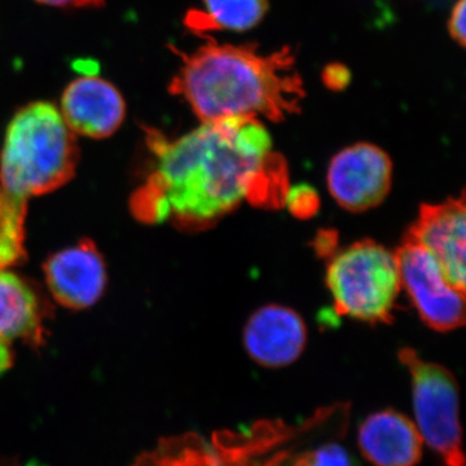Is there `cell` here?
I'll return each mask as SVG.
<instances>
[{"mask_svg": "<svg viewBox=\"0 0 466 466\" xmlns=\"http://www.w3.org/2000/svg\"><path fill=\"white\" fill-rule=\"evenodd\" d=\"M152 173L134 192L130 208L143 223H173L198 231L242 202L283 196L280 159L263 122L229 118L201 124L170 140L147 130ZM283 198L284 196H283Z\"/></svg>", "mask_w": 466, "mask_h": 466, "instance_id": "cell-1", "label": "cell"}, {"mask_svg": "<svg viewBox=\"0 0 466 466\" xmlns=\"http://www.w3.org/2000/svg\"><path fill=\"white\" fill-rule=\"evenodd\" d=\"M182 66L171 94L183 97L201 124L229 118L281 121L299 112L303 81L290 47L269 52L257 45H220L208 39Z\"/></svg>", "mask_w": 466, "mask_h": 466, "instance_id": "cell-2", "label": "cell"}, {"mask_svg": "<svg viewBox=\"0 0 466 466\" xmlns=\"http://www.w3.org/2000/svg\"><path fill=\"white\" fill-rule=\"evenodd\" d=\"M79 161L76 135L47 101L15 113L0 152V268L23 265L30 198L56 191L75 177Z\"/></svg>", "mask_w": 466, "mask_h": 466, "instance_id": "cell-3", "label": "cell"}, {"mask_svg": "<svg viewBox=\"0 0 466 466\" xmlns=\"http://www.w3.org/2000/svg\"><path fill=\"white\" fill-rule=\"evenodd\" d=\"M311 426V419L299 426L276 420L218 431L208 441L196 434L167 438L134 466H294L297 446Z\"/></svg>", "mask_w": 466, "mask_h": 466, "instance_id": "cell-4", "label": "cell"}, {"mask_svg": "<svg viewBox=\"0 0 466 466\" xmlns=\"http://www.w3.org/2000/svg\"><path fill=\"white\" fill-rule=\"evenodd\" d=\"M328 289L343 317L389 323L401 291L397 254L372 240L337 251L327 267Z\"/></svg>", "mask_w": 466, "mask_h": 466, "instance_id": "cell-5", "label": "cell"}, {"mask_svg": "<svg viewBox=\"0 0 466 466\" xmlns=\"http://www.w3.org/2000/svg\"><path fill=\"white\" fill-rule=\"evenodd\" d=\"M400 359L412 382L416 428L446 466H464L460 424V392L455 376L447 368L425 361L415 350H400Z\"/></svg>", "mask_w": 466, "mask_h": 466, "instance_id": "cell-6", "label": "cell"}, {"mask_svg": "<svg viewBox=\"0 0 466 466\" xmlns=\"http://www.w3.org/2000/svg\"><path fill=\"white\" fill-rule=\"evenodd\" d=\"M395 254L401 290L406 291L421 320L437 332L461 327L465 321V291L450 280L440 262L408 238Z\"/></svg>", "mask_w": 466, "mask_h": 466, "instance_id": "cell-7", "label": "cell"}, {"mask_svg": "<svg viewBox=\"0 0 466 466\" xmlns=\"http://www.w3.org/2000/svg\"><path fill=\"white\" fill-rule=\"evenodd\" d=\"M392 162L388 153L370 143L339 150L327 170L328 191L339 207L354 213L379 207L390 192Z\"/></svg>", "mask_w": 466, "mask_h": 466, "instance_id": "cell-8", "label": "cell"}, {"mask_svg": "<svg viewBox=\"0 0 466 466\" xmlns=\"http://www.w3.org/2000/svg\"><path fill=\"white\" fill-rule=\"evenodd\" d=\"M51 308L41 290L23 276L0 268V373L15 361V342L39 348L46 342Z\"/></svg>", "mask_w": 466, "mask_h": 466, "instance_id": "cell-9", "label": "cell"}, {"mask_svg": "<svg viewBox=\"0 0 466 466\" xmlns=\"http://www.w3.org/2000/svg\"><path fill=\"white\" fill-rule=\"evenodd\" d=\"M43 272L58 305L76 311L99 302L108 283L106 260L90 238L52 254L43 265Z\"/></svg>", "mask_w": 466, "mask_h": 466, "instance_id": "cell-10", "label": "cell"}, {"mask_svg": "<svg viewBox=\"0 0 466 466\" xmlns=\"http://www.w3.org/2000/svg\"><path fill=\"white\" fill-rule=\"evenodd\" d=\"M242 342L251 360L266 368H284L296 363L308 343V327L293 309L266 305L250 315Z\"/></svg>", "mask_w": 466, "mask_h": 466, "instance_id": "cell-11", "label": "cell"}, {"mask_svg": "<svg viewBox=\"0 0 466 466\" xmlns=\"http://www.w3.org/2000/svg\"><path fill=\"white\" fill-rule=\"evenodd\" d=\"M408 240L416 242L440 262L459 289L465 291L466 208L464 198L425 205Z\"/></svg>", "mask_w": 466, "mask_h": 466, "instance_id": "cell-12", "label": "cell"}, {"mask_svg": "<svg viewBox=\"0 0 466 466\" xmlns=\"http://www.w3.org/2000/svg\"><path fill=\"white\" fill-rule=\"evenodd\" d=\"M60 113L73 134L106 139L124 124L126 103L118 88L106 79L84 76L64 91Z\"/></svg>", "mask_w": 466, "mask_h": 466, "instance_id": "cell-13", "label": "cell"}, {"mask_svg": "<svg viewBox=\"0 0 466 466\" xmlns=\"http://www.w3.org/2000/svg\"><path fill=\"white\" fill-rule=\"evenodd\" d=\"M358 444L375 466H416L422 458L421 435L416 425L394 410L372 413L361 422Z\"/></svg>", "mask_w": 466, "mask_h": 466, "instance_id": "cell-14", "label": "cell"}, {"mask_svg": "<svg viewBox=\"0 0 466 466\" xmlns=\"http://www.w3.org/2000/svg\"><path fill=\"white\" fill-rule=\"evenodd\" d=\"M268 0H204V8L192 9L184 24L192 32H245L258 25Z\"/></svg>", "mask_w": 466, "mask_h": 466, "instance_id": "cell-15", "label": "cell"}, {"mask_svg": "<svg viewBox=\"0 0 466 466\" xmlns=\"http://www.w3.org/2000/svg\"><path fill=\"white\" fill-rule=\"evenodd\" d=\"M294 466H352L348 452L336 443H325L297 455Z\"/></svg>", "mask_w": 466, "mask_h": 466, "instance_id": "cell-16", "label": "cell"}, {"mask_svg": "<svg viewBox=\"0 0 466 466\" xmlns=\"http://www.w3.org/2000/svg\"><path fill=\"white\" fill-rule=\"evenodd\" d=\"M465 15L466 0H458L452 9V14H451L449 32L451 36L462 47L465 46Z\"/></svg>", "mask_w": 466, "mask_h": 466, "instance_id": "cell-17", "label": "cell"}, {"mask_svg": "<svg viewBox=\"0 0 466 466\" xmlns=\"http://www.w3.org/2000/svg\"><path fill=\"white\" fill-rule=\"evenodd\" d=\"M325 84L329 86L330 88H342L349 84L350 73L345 66L339 64H333L324 70Z\"/></svg>", "mask_w": 466, "mask_h": 466, "instance_id": "cell-18", "label": "cell"}, {"mask_svg": "<svg viewBox=\"0 0 466 466\" xmlns=\"http://www.w3.org/2000/svg\"><path fill=\"white\" fill-rule=\"evenodd\" d=\"M42 5L63 8L103 7L106 0H35Z\"/></svg>", "mask_w": 466, "mask_h": 466, "instance_id": "cell-19", "label": "cell"}, {"mask_svg": "<svg viewBox=\"0 0 466 466\" xmlns=\"http://www.w3.org/2000/svg\"><path fill=\"white\" fill-rule=\"evenodd\" d=\"M285 198H290V200H293L294 202H296V205H294V207L299 208L300 198H299V196H297V195H289V196H285ZM300 198H302V201H315V200H317V196H311V191H306V193H303V195L300 196Z\"/></svg>", "mask_w": 466, "mask_h": 466, "instance_id": "cell-20", "label": "cell"}, {"mask_svg": "<svg viewBox=\"0 0 466 466\" xmlns=\"http://www.w3.org/2000/svg\"><path fill=\"white\" fill-rule=\"evenodd\" d=\"M25 466H42V465H39V464H36V462H29V464H26Z\"/></svg>", "mask_w": 466, "mask_h": 466, "instance_id": "cell-21", "label": "cell"}]
</instances>
